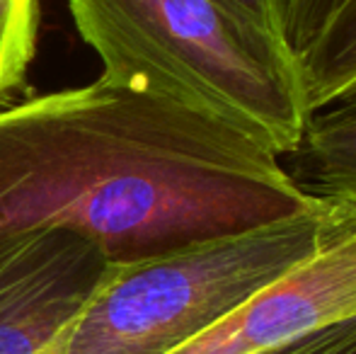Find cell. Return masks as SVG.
<instances>
[{
    "label": "cell",
    "instance_id": "3",
    "mask_svg": "<svg viewBox=\"0 0 356 354\" xmlns=\"http://www.w3.org/2000/svg\"><path fill=\"white\" fill-rule=\"evenodd\" d=\"M356 228V207H320L243 236L112 265L73 323L63 354H172L254 291Z\"/></svg>",
    "mask_w": 356,
    "mask_h": 354
},
{
    "label": "cell",
    "instance_id": "6",
    "mask_svg": "<svg viewBox=\"0 0 356 354\" xmlns=\"http://www.w3.org/2000/svg\"><path fill=\"white\" fill-rule=\"evenodd\" d=\"M282 161L308 194L356 207V95L310 114L298 146Z\"/></svg>",
    "mask_w": 356,
    "mask_h": 354
},
{
    "label": "cell",
    "instance_id": "5",
    "mask_svg": "<svg viewBox=\"0 0 356 354\" xmlns=\"http://www.w3.org/2000/svg\"><path fill=\"white\" fill-rule=\"evenodd\" d=\"M356 318V228L254 291L172 354H259Z\"/></svg>",
    "mask_w": 356,
    "mask_h": 354
},
{
    "label": "cell",
    "instance_id": "9",
    "mask_svg": "<svg viewBox=\"0 0 356 354\" xmlns=\"http://www.w3.org/2000/svg\"><path fill=\"white\" fill-rule=\"evenodd\" d=\"M344 3L347 0H277L279 37L296 61L313 47Z\"/></svg>",
    "mask_w": 356,
    "mask_h": 354
},
{
    "label": "cell",
    "instance_id": "4",
    "mask_svg": "<svg viewBox=\"0 0 356 354\" xmlns=\"http://www.w3.org/2000/svg\"><path fill=\"white\" fill-rule=\"evenodd\" d=\"M112 262L71 228L0 231V354H63Z\"/></svg>",
    "mask_w": 356,
    "mask_h": 354
},
{
    "label": "cell",
    "instance_id": "8",
    "mask_svg": "<svg viewBox=\"0 0 356 354\" xmlns=\"http://www.w3.org/2000/svg\"><path fill=\"white\" fill-rule=\"evenodd\" d=\"M39 0H0V107L24 86L34 58Z\"/></svg>",
    "mask_w": 356,
    "mask_h": 354
},
{
    "label": "cell",
    "instance_id": "2",
    "mask_svg": "<svg viewBox=\"0 0 356 354\" xmlns=\"http://www.w3.org/2000/svg\"><path fill=\"white\" fill-rule=\"evenodd\" d=\"M109 83L141 88L240 129L277 156L310 119L298 61L218 0H68Z\"/></svg>",
    "mask_w": 356,
    "mask_h": 354
},
{
    "label": "cell",
    "instance_id": "10",
    "mask_svg": "<svg viewBox=\"0 0 356 354\" xmlns=\"http://www.w3.org/2000/svg\"><path fill=\"white\" fill-rule=\"evenodd\" d=\"M259 354H356V318Z\"/></svg>",
    "mask_w": 356,
    "mask_h": 354
},
{
    "label": "cell",
    "instance_id": "7",
    "mask_svg": "<svg viewBox=\"0 0 356 354\" xmlns=\"http://www.w3.org/2000/svg\"><path fill=\"white\" fill-rule=\"evenodd\" d=\"M298 73L310 114L356 95V0H347L298 56Z\"/></svg>",
    "mask_w": 356,
    "mask_h": 354
},
{
    "label": "cell",
    "instance_id": "11",
    "mask_svg": "<svg viewBox=\"0 0 356 354\" xmlns=\"http://www.w3.org/2000/svg\"><path fill=\"white\" fill-rule=\"evenodd\" d=\"M225 8H230L235 15H240L243 19L252 22L254 27L264 29V32L279 37V17H277V0H218Z\"/></svg>",
    "mask_w": 356,
    "mask_h": 354
},
{
    "label": "cell",
    "instance_id": "1",
    "mask_svg": "<svg viewBox=\"0 0 356 354\" xmlns=\"http://www.w3.org/2000/svg\"><path fill=\"white\" fill-rule=\"evenodd\" d=\"M282 156L141 88L90 86L0 107V231L71 228L131 265L320 207Z\"/></svg>",
    "mask_w": 356,
    "mask_h": 354
}]
</instances>
